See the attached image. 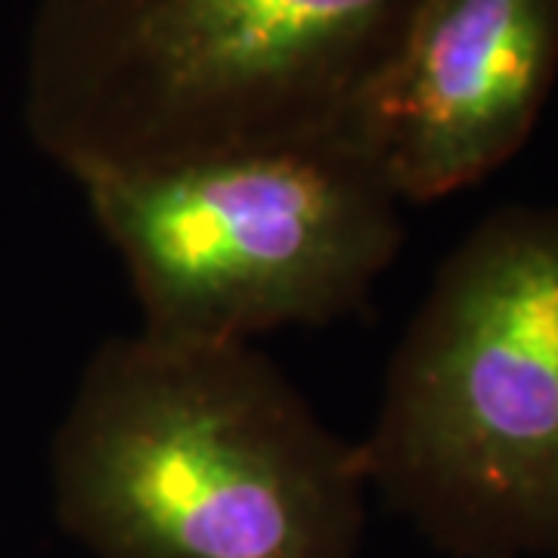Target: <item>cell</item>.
<instances>
[{"label": "cell", "mask_w": 558, "mask_h": 558, "mask_svg": "<svg viewBox=\"0 0 558 558\" xmlns=\"http://www.w3.org/2000/svg\"><path fill=\"white\" fill-rule=\"evenodd\" d=\"M50 494L90 558H360L369 478L252 344L137 329L84 363Z\"/></svg>", "instance_id": "obj_1"}, {"label": "cell", "mask_w": 558, "mask_h": 558, "mask_svg": "<svg viewBox=\"0 0 558 558\" xmlns=\"http://www.w3.org/2000/svg\"><path fill=\"white\" fill-rule=\"evenodd\" d=\"M418 0H38L22 116L75 183L339 124Z\"/></svg>", "instance_id": "obj_2"}, {"label": "cell", "mask_w": 558, "mask_h": 558, "mask_svg": "<svg viewBox=\"0 0 558 558\" xmlns=\"http://www.w3.org/2000/svg\"><path fill=\"white\" fill-rule=\"evenodd\" d=\"M357 444L444 558H558V202L502 205L440 260Z\"/></svg>", "instance_id": "obj_3"}, {"label": "cell", "mask_w": 558, "mask_h": 558, "mask_svg": "<svg viewBox=\"0 0 558 558\" xmlns=\"http://www.w3.org/2000/svg\"><path fill=\"white\" fill-rule=\"evenodd\" d=\"M78 186L137 329L161 341L252 344L351 317L407 240L403 202L344 121Z\"/></svg>", "instance_id": "obj_4"}, {"label": "cell", "mask_w": 558, "mask_h": 558, "mask_svg": "<svg viewBox=\"0 0 558 558\" xmlns=\"http://www.w3.org/2000/svg\"><path fill=\"white\" fill-rule=\"evenodd\" d=\"M556 84L558 0H418L341 121L403 205H432L515 159Z\"/></svg>", "instance_id": "obj_5"}]
</instances>
